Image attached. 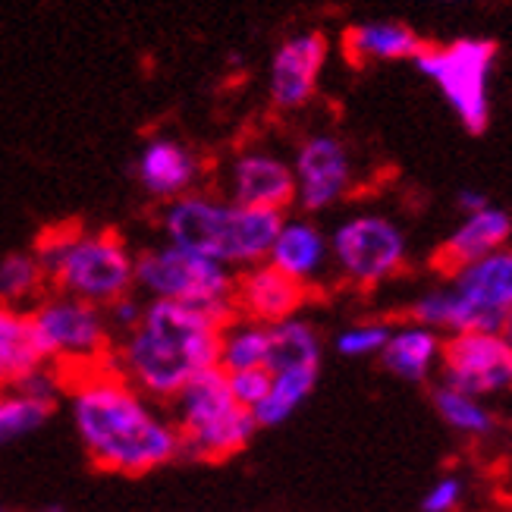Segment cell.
I'll return each mask as SVG.
<instances>
[{"mask_svg": "<svg viewBox=\"0 0 512 512\" xmlns=\"http://www.w3.org/2000/svg\"><path fill=\"white\" fill-rule=\"evenodd\" d=\"M236 315V302L189 305L154 299L123 349L129 377L145 393L173 399L198 371L220 368L224 330L236 324Z\"/></svg>", "mask_w": 512, "mask_h": 512, "instance_id": "1", "label": "cell"}, {"mask_svg": "<svg viewBox=\"0 0 512 512\" xmlns=\"http://www.w3.org/2000/svg\"><path fill=\"white\" fill-rule=\"evenodd\" d=\"M76 431L101 472L145 475L180 456L176 425L154 418L123 377H92L73 399Z\"/></svg>", "mask_w": 512, "mask_h": 512, "instance_id": "2", "label": "cell"}, {"mask_svg": "<svg viewBox=\"0 0 512 512\" xmlns=\"http://www.w3.org/2000/svg\"><path fill=\"white\" fill-rule=\"evenodd\" d=\"M283 224L280 211L224 205L205 195L176 198L164 214L170 246L242 267H258L271 255Z\"/></svg>", "mask_w": 512, "mask_h": 512, "instance_id": "3", "label": "cell"}, {"mask_svg": "<svg viewBox=\"0 0 512 512\" xmlns=\"http://www.w3.org/2000/svg\"><path fill=\"white\" fill-rule=\"evenodd\" d=\"M35 258L48 274V283H54L63 296L95 308L126 299L136 280V258L114 230L85 236L79 224L51 227L38 236Z\"/></svg>", "mask_w": 512, "mask_h": 512, "instance_id": "4", "label": "cell"}, {"mask_svg": "<svg viewBox=\"0 0 512 512\" xmlns=\"http://www.w3.org/2000/svg\"><path fill=\"white\" fill-rule=\"evenodd\" d=\"M173 399L180 456L198 462H224L246 450V443L258 431L255 415L233 399L230 374L224 368L198 371Z\"/></svg>", "mask_w": 512, "mask_h": 512, "instance_id": "5", "label": "cell"}, {"mask_svg": "<svg viewBox=\"0 0 512 512\" xmlns=\"http://www.w3.org/2000/svg\"><path fill=\"white\" fill-rule=\"evenodd\" d=\"M497 57V44L487 38H459L450 44H428L415 57L418 70L425 73L443 98L456 110L459 123L481 136L491 123V101H487V73Z\"/></svg>", "mask_w": 512, "mask_h": 512, "instance_id": "6", "label": "cell"}, {"mask_svg": "<svg viewBox=\"0 0 512 512\" xmlns=\"http://www.w3.org/2000/svg\"><path fill=\"white\" fill-rule=\"evenodd\" d=\"M136 283L154 299H173L189 305H224L233 302L236 280L227 264L192 255L186 249L164 246L136 258Z\"/></svg>", "mask_w": 512, "mask_h": 512, "instance_id": "7", "label": "cell"}, {"mask_svg": "<svg viewBox=\"0 0 512 512\" xmlns=\"http://www.w3.org/2000/svg\"><path fill=\"white\" fill-rule=\"evenodd\" d=\"M330 255L349 283L374 289L406 267V233L390 217L355 214L333 230Z\"/></svg>", "mask_w": 512, "mask_h": 512, "instance_id": "8", "label": "cell"}, {"mask_svg": "<svg viewBox=\"0 0 512 512\" xmlns=\"http://www.w3.org/2000/svg\"><path fill=\"white\" fill-rule=\"evenodd\" d=\"M440 384L465 396H494L512 390V349L500 333H456L443 343Z\"/></svg>", "mask_w": 512, "mask_h": 512, "instance_id": "9", "label": "cell"}, {"mask_svg": "<svg viewBox=\"0 0 512 512\" xmlns=\"http://www.w3.org/2000/svg\"><path fill=\"white\" fill-rule=\"evenodd\" d=\"M32 324L44 349H48V359H60V362L95 359L107 343L101 311L73 296L38 302V308L32 311Z\"/></svg>", "mask_w": 512, "mask_h": 512, "instance_id": "10", "label": "cell"}, {"mask_svg": "<svg viewBox=\"0 0 512 512\" xmlns=\"http://www.w3.org/2000/svg\"><path fill=\"white\" fill-rule=\"evenodd\" d=\"M352 164L346 145L333 136H311L296 154V186L302 211L315 214L337 205L349 192Z\"/></svg>", "mask_w": 512, "mask_h": 512, "instance_id": "11", "label": "cell"}, {"mask_svg": "<svg viewBox=\"0 0 512 512\" xmlns=\"http://www.w3.org/2000/svg\"><path fill=\"white\" fill-rule=\"evenodd\" d=\"M233 302L246 321L274 327L289 321L308 302V286L286 277L274 264H258L236 280Z\"/></svg>", "mask_w": 512, "mask_h": 512, "instance_id": "12", "label": "cell"}, {"mask_svg": "<svg viewBox=\"0 0 512 512\" xmlns=\"http://www.w3.org/2000/svg\"><path fill=\"white\" fill-rule=\"evenodd\" d=\"M327 60V38L321 32H308L289 38L274 57L271 66V98L277 107L293 110L311 101L318 88V76Z\"/></svg>", "mask_w": 512, "mask_h": 512, "instance_id": "13", "label": "cell"}, {"mask_svg": "<svg viewBox=\"0 0 512 512\" xmlns=\"http://www.w3.org/2000/svg\"><path fill=\"white\" fill-rule=\"evenodd\" d=\"M509 236H512V217L500 208H484L478 214H469L453 230V236L434 252L431 267L447 277H456L462 267L506 249Z\"/></svg>", "mask_w": 512, "mask_h": 512, "instance_id": "14", "label": "cell"}, {"mask_svg": "<svg viewBox=\"0 0 512 512\" xmlns=\"http://www.w3.org/2000/svg\"><path fill=\"white\" fill-rule=\"evenodd\" d=\"M233 205L242 208H271L286 211L299 198L296 170L271 154H246L233 167Z\"/></svg>", "mask_w": 512, "mask_h": 512, "instance_id": "15", "label": "cell"}, {"mask_svg": "<svg viewBox=\"0 0 512 512\" xmlns=\"http://www.w3.org/2000/svg\"><path fill=\"white\" fill-rule=\"evenodd\" d=\"M48 362L32 315L0 302V387H19Z\"/></svg>", "mask_w": 512, "mask_h": 512, "instance_id": "16", "label": "cell"}, {"mask_svg": "<svg viewBox=\"0 0 512 512\" xmlns=\"http://www.w3.org/2000/svg\"><path fill=\"white\" fill-rule=\"evenodd\" d=\"M428 41L412 32L406 22H362L343 32V54L352 66L384 63V60H415Z\"/></svg>", "mask_w": 512, "mask_h": 512, "instance_id": "17", "label": "cell"}, {"mask_svg": "<svg viewBox=\"0 0 512 512\" xmlns=\"http://www.w3.org/2000/svg\"><path fill=\"white\" fill-rule=\"evenodd\" d=\"M453 289L484 315L503 321L506 311L512 308V249H500L462 267L453 277Z\"/></svg>", "mask_w": 512, "mask_h": 512, "instance_id": "18", "label": "cell"}, {"mask_svg": "<svg viewBox=\"0 0 512 512\" xmlns=\"http://www.w3.org/2000/svg\"><path fill=\"white\" fill-rule=\"evenodd\" d=\"M198 161L189 148L170 139H154L139 158V180L158 198H183V192L195 183Z\"/></svg>", "mask_w": 512, "mask_h": 512, "instance_id": "19", "label": "cell"}, {"mask_svg": "<svg viewBox=\"0 0 512 512\" xmlns=\"http://www.w3.org/2000/svg\"><path fill=\"white\" fill-rule=\"evenodd\" d=\"M327 255L330 242L315 224H308V220H286L271 255H267V264H274L286 277L308 286V280L327 264Z\"/></svg>", "mask_w": 512, "mask_h": 512, "instance_id": "20", "label": "cell"}, {"mask_svg": "<svg viewBox=\"0 0 512 512\" xmlns=\"http://www.w3.org/2000/svg\"><path fill=\"white\" fill-rule=\"evenodd\" d=\"M443 355V343L437 337V330L428 327H399L393 330L390 343L381 352V362L390 374L403 377V381L421 384L431 374V368L437 365V359Z\"/></svg>", "mask_w": 512, "mask_h": 512, "instance_id": "21", "label": "cell"}, {"mask_svg": "<svg viewBox=\"0 0 512 512\" xmlns=\"http://www.w3.org/2000/svg\"><path fill=\"white\" fill-rule=\"evenodd\" d=\"M271 333V346H267V371L280 374L289 368H311L321 365V337L318 330L302 318H289L274 327H267Z\"/></svg>", "mask_w": 512, "mask_h": 512, "instance_id": "22", "label": "cell"}, {"mask_svg": "<svg viewBox=\"0 0 512 512\" xmlns=\"http://www.w3.org/2000/svg\"><path fill=\"white\" fill-rule=\"evenodd\" d=\"M318 374H321V365L289 368V371L274 374L271 393H267L264 403L252 412L255 421H258V428H277V425H283V421L311 396V390H315V384H318Z\"/></svg>", "mask_w": 512, "mask_h": 512, "instance_id": "23", "label": "cell"}, {"mask_svg": "<svg viewBox=\"0 0 512 512\" xmlns=\"http://www.w3.org/2000/svg\"><path fill=\"white\" fill-rule=\"evenodd\" d=\"M267 346H271V333L264 324H230L224 330V349H220V368L227 374L264 368L267 365Z\"/></svg>", "mask_w": 512, "mask_h": 512, "instance_id": "24", "label": "cell"}, {"mask_svg": "<svg viewBox=\"0 0 512 512\" xmlns=\"http://www.w3.org/2000/svg\"><path fill=\"white\" fill-rule=\"evenodd\" d=\"M434 409L440 412V418L447 421V425L459 434H469V437H484L497 428L494 415L487 412L475 396H465V393H456L450 387H437L434 390Z\"/></svg>", "mask_w": 512, "mask_h": 512, "instance_id": "25", "label": "cell"}, {"mask_svg": "<svg viewBox=\"0 0 512 512\" xmlns=\"http://www.w3.org/2000/svg\"><path fill=\"white\" fill-rule=\"evenodd\" d=\"M44 283H48V274H44V267L35 255L16 252L0 261V302L4 305L19 308L22 302L35 299L44 289Z\"/></svg>", "mask_w": 512, "mask_h": 512, "instance_id": "26", "label": "cell"}, {"mask_svg": "<svg viewBox=\"0 0 512 512\" xmlns=\"http://www.w3.org/2000/svg\"><path fill=\"white\" fill-rule=\"evenodd\" d=\"M51 415H54V403H44V399H35L29 393L0 396V447L41 428Z\"/></svg>", "mask_w": 512, "mask_h": 512, "instance_id": "27", "label": "cell"}, {"mask_svg": "<svg viewBox=\"0 0 512 512\" xmlns=\"http://www.w3.org/2000/svg\"><path fill=\"white\" fill-rule=\"evenodd\" d=\"M393 337V327L390 324H355L349 330H343L337 337V352L346 355V359H362V355H381L384 346Z\"/></svg>", "mask_w": 512, "mask_h": 512, "instance_id": "28", "label": "cell"}, {"mask_svg": "<svg viewBox=\"0 0 512 512\" xmlns=\"http://www.w3.org/2000/svg\"><path fill=\"white\" fill-rule=\"evenodd\" d=\"M271 384H274V374L267 368H249V371L230 374V393L236 403L249 412H255L264 403L267 393H271Z\"/></svg>", "mask_w": 512, "mask_h": 512, "instance_id": "29", "label": "cell"}, {"mask_svg": "<svg viewBox=\"0 0 512 512\" xmlns=\"http://www.w3.org/2000/svg\"><path fill=\"white\" fill-rule=\"evenodd\" d=\"M462 503V481L456 475L440 478L421 500V512H453Z\"/></svg>", "mask_w": 512, "mask_h": 512, "instance_id": "30", "label": "cell"}, {"mask_svg": "<svg viewBox=\"0 0 512 512\" xmlns=\"http://www.w3.org/2000/svg\"><path fill=\"white\" fill-rule=\"evenodd\" d=\"M114 315H117L120 324H126V327L136 330V327L142 324V315H145V311H139V305L132 302V299H120V302L114 305Z\"/></svg>", "mask_w": 512, "mask_h": 512, "instance_id": "31", "label": "cell"}, {"mask_svg": "<svg viewBox=\"0 0 512 512\" xmlns=\"http://www.w3.org/2000/svg\"><path fill=\"white\" fill-rule=\"evenodd\" d=\"M456 202H459L462 211H469V214H478V211H484V208H491V202H487V195H481V192H475V189L459 192Z\"/></svg>", "mask_w": 512, "mask_h": 512, "instance_id": "32", "label": "cell"}, {"mask_svg": "<svg viewBox=\"0 0 512 512\" xmlns=\"http://www.w3.org/2000/svg\"><path fill=\"white\" fill-rule=\"evenodd\" d=\"M500 340L512 349V308L506 311V318H503V327H500Z\"/></svg>", "mask_w": 512, "mask_h": 512, "instance_id": "33", "label": "cell"}, {"mask_svg": "<svg viewBox=\"0 0 512 512\" xmlns=\"http://www.w3.org/2000/svg\"><path fill=\"white\" fill-rule=\"evenodd\" d=\"M41 512H63V506H48V509H41Z\"/></svg>", "mask_w": 512, "mask_h": 512, "instance_id": "34", "label": "cell"}, {"mask_svg": "<svg viewBox=\"0 0 512 512\" xmlns=\"http://www.w3.org/2000/svg\"><path fill=\"white\" fill-rule=\"evenodd\" d=\"M0 512H4V509H0Z\"/></svg>", "mask_w": 512, "mask_h": 512, "instance_id": "35", "label": "cell"}]
</instances>
